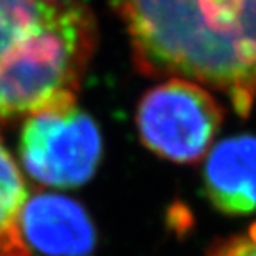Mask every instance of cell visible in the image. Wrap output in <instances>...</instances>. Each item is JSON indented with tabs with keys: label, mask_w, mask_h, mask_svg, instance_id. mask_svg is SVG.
Returning <instances> with one entry per match:
<instances>
[{
	"label": "cell",
	"mask_w": 256,
	"mask_h": 256,
	"mask_svg": "<svg viewBox=\"0 0 256 256\" xmlns=\"http://www.w3.org/2000/svg\"><path fill=\"white\" fill-rule=\"evenodd\" d=\"M96 41L86 4L0 0V123L76 98Z\"/></svg>",
	"instance_id": "7a4b0ae2"
},
{
	"label": "cell",
	"mask_w": 256,
	"mask_h": 256,
	"mask_svg": "<svg viewBox=\"0 0 256 256\" xmlns=\"http://www.w3.org/2000/svg\"><path fill=\"white\" fill-rule=\"evenodd\" d=\"M224 108L206 88L185 78H168L144 92L136 123L142 144L178 164L198 162L212 148Z\"/></svg>",
	"instance_id": "277c9868"
},
{
	"label": "cell",
	"mask_w": 256,
	"mask_h": 256,
	"mask_svg": "<svg viewBox=\"0 0 256 256\" xmlns=\"http://www.w3.org/2000/svg\"><path fill=\"white\" fill-rule=\"evenodd\" d=\"M206 256H256V222L246 233L219 240Z\"/></svg>",
	"instance_id": "ba28073f"
},
{
	"label": "cell",
	"mask_w": 256,
	"mask_h": 256,
	"mask_svg": "<svg viewBox=\"0 0 256 256\" xmlns=\"http://www.w3.org/2000/svg\"><path fill=\"white\" fill-rule=\"evenodd\" d=\"M203 185L214 206L228 216L256 212V136H233L206 153Z\"/></svg>",
	"instance_id": "8992f818"
},
{
	"label": "cell",
	"mask_w": 256,
	"mask_h": 256,
	"mask_svg": "<svg viewBox=\"0 0 256 256\" xmlns=\"http://www.w3.org/2000/svg\"><path fill=\"white\" fill-rule=\"evenodd\" d=\"M134 64L228 96L238 116L256 102V0H110Z\"/></svg>",
	"instance_id": "6da1fadb"
},
{
	"label": "cell",
	"mask_w": 256,
	"mask_h": 256,
	"mask_svg": "<svg viewBox=\"0 0 256 256\" xmlns=\"http://www.w3.org/2000/svg\"><path fill=\"white\" fill-rule=\"evenodd\" d=\"M50 2H68V0H50Z\"/></svg>",
	"instance_id": "9c48e42d"
},
{
	"label": "cell",
	"mask_w": 256,
	"mask_h": 256,
	"mask_svg": "<svg viewBox=\"0 0 256 256\" xmlns=\"http://www.w3.org/2000/svg\"><path fill=\"white\" fill-rule=\"evenodd\" d=\"M25 246L44 256H91L96 230L86 208L75 200L52 192L27 198L20 214Z\"/></svg>",
	"instance_id": "5b68a950"
},
{
	"label": "cell",
	"mask_w": 256,
	"mask_h": 256,
	"mask_svg": "<svg viewBox=\"0 0 256 256\" xmlns=\"http://www.w3.org/2000/svg\"><path fill=\"white\" fill-rule=\"evenodd\" d=\"M27 198L20 168L0 140V256H28L20 233V214Z\"/></svg>",
	"instance_id": "52a82bcc"
},
{
	"label": "cell",
	"mask_w": 256,
	"mask_h": 256,
	"mask_svg": "<svg viewBox=\"0 0 256 256\" xmlns=\"http://www.w3.org/2000/svg\"><path fill=\"white\" fill-rule=\"evenodd\" d=\"M100 130L76 98L54 102L25 118L20 132L22 166L38 184L48 187H80L100 164Z\"/></svg>",
	"instance_id": "3957f363"
}]
</instances>
